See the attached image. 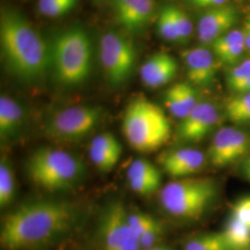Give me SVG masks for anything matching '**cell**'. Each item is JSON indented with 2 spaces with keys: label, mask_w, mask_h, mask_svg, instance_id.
Here are the masks:
<instances>
[{
  "label": "cell",
  "mask_w": 250,
  "mask_h": 250,
  "mask_svg": "<svg viewBox=\"0 0 250 250\" xmlns=\"http://www.w3.org/2000/svg\"><path fill=\"white\" fill-rule=\"evenodd\" d=\"M250 150V134L236 128L224 127L215 133L207 158L212 166L224 168L241 160Z\"/></svg>",
  "instance_id": "obj_10"
},
{
  "label": "cell",
  "mask_w": 250,
  "mask_h": 250,
  "mask_svg": "<svg viewBox=\"0 0 250 250\" xmlns=\"http://www.w3.org/2000/svg\"><path fill=\"white\" fill-rule=\"evenodd\" d=\"M123 132L128 144L141 153L155 151L170 139L171 125L160 106L146 98H136L125 109Z\"/></svg>",
  "instance_id": "obj_5"
},
{
  "label": "cell",
  "mask_w": 250,
  "mask_h": 250,
  "mask_svg": "<svg viewBox=\"0 0 250 250\" xmlns=\"http://www.w3.org/2000/svg\"><path fill=\"white\" fill-rule=\"evenodd\" d=\"M50 63L64 85H78L87 80L93 66V45L87 31L74 25L59 33L50 46Z\"/></svg>",
  "instance_id": "obj_4"
},
{
  "label": "cell",
  "mask_w": 250,
  "mask_h": 250,
  "mask_svg": "<svg viewBox=\"0 0 250 250\" xmlns=\"http://www.w3.org/2000/svg\"><path fill=\"white\" fill-rule=\"evenodd\" d=\"M218 194L214 180L186 177L172 181L161 189V203L173 217L197 220L212 205Z\"/></svg>",
  "instance_id": "obj_6"
},
{
  "label": "cell",
  "mask_w": 250,
  "mask_h": 250,
  "mask_svg": "<svg viewBox=\"0 0 250 250\" xmlns=\"http://www.w3.org/2000/svg\"><path fill=\"white\" fill-rule=\"evenodd\" d=\"M232 216L250 227V196L241 197L232 206Z\"/></svg>",
  "instance_id": "obj_31"
},
{
  "label": "cell",
  "mask_w": 250,
  "mask_h": 250,
  "mask_svg": "<svg viewBox=\"0 0 250 250\" xmlns=\"http://www.w3.org/2000/svg\"><path fill=\"white\" fill-rule=\"evenodd\" d=\"M122 154L123 146L116 136L111 133L99 134L90 143V159L99 171L109 172L113 170Z\"/></svg>",
  "instance_id": "obj_17"
},
{
  "label": "cell",
  "mask_w": 250,
  "mask_h": 250,
  "mask_svg": "<svg viewBox=\"0 0 250 250\" xmlns=\"http://www.w3.org/2000/svg\"><path fill=\"white\" fill-rule=\"evenodd\" d=\"M129 213L121 202H112L102 215L100 232L103 250H139L141 244L129 224Z\"/></svg>",
  "instance_id": "obj_9"
},
{
  "label": "cell",
  "mask_w": 250,
  "mask_h": 250,
  "mask_svg": "<svg viewBox=\"0 0 250 250\" xmlns=\"http://www.w3.org/2000/svg\"><path fill=\"white\" fill-rule=\"evenodd\" d=\"M167 250V249H166V250Z\"/></svg>",
  "instance_id": "obj_37"
},
{
  "label": "cell",
  "mask_w": 250,
  "mask_h": 250,
  "mask_svg": "<svg viewBox=\"0 0 250 250\" xmlns=\"http://www.w3.org/2000/svg\"><path fill=\"white\" fill-rule=\"evenodd\" d=\"M182 58L191 84L205 87L213 83L219 68L213 52L205 46H198L185 50Z\"/></svg>",
  "instance_id": "obj_13"
},
{
  "label": "cell",
  "mask_w": 250,
  "mask_h": 250,
  "mask_svg": "<svg viewBox=\"0 0 250 250\" xmlns=\"http://www.w3.org/2000/svg\"><path fill=\"white\" fill-rule=\"evenodd\" d=\"M25 172L37 188L58 192L81 185L86 176V168L83 161L68 152L42 146L27 158Z\"/></svg>",
  "instance_id": "obj_3"
},
{
  "label": "cell",
  "mask_w": 250,
  "mask_h": 250,
  "mask_svg": "<svg viewBox=\"0 0 250 250\" xmlns=\"http://www.w3.org/2000/svg\"><path fill=\"white\" fill-rule=\"evenodd\" d=\"M220 121L217 107L209 101H199L188 116L181 120L177 129L180 141L197 143L212 132Z\"/></svg>",
  "instance_id": "obj_11"
},
{
  "label": "cell",
  "mask_w": 250,
  "mask_h": 250,
  "mask_svg": "<svg viewBox=\"0 0 250 250\" xmlns=\"http://www.w3.org/2000/svg\"><path fill=\"white\" fill-rule=\"evenodd\" d=\"M127 179L132 190L142 196L151 195L161 186V171L152 162L144 159L132 162L127 170Z\"/></svg>",
  "instance_id": "obj_18"
},
{
  "label": "cell",
  "mask_w": 250,
  "mask_h": 250,
  "mask_svg": "<svg viewBox=\"0 0 250 250\" xmlns=\"http://www.w3.org/2000/svg\"><path fill=\"white\" fill-rule=\"evenodd\" d=\"M227 84L230 89L236 93H250V59L232 67L227 76Z\"/></svg>",
  "instance_id": "obj_24"
},
{
  "label": "cell",
  "mask_w": 250,
  "mask_h": 250,
  "mask_svg": "<svg viewBox=\"0 0 250 250\" xmlns=\"http://www.w3.org/2000/svg\"><path fill=\"white\" fill-rule=\"evenodd\" d=\"M185 250H228L222 232L206 233L188 242Z\"/></svg>",
  "instance_id": "obj_27"
},
{
  "label": "cell",
  "mask_w": 250,
  "mask_h": 250,
  "mask_svg": "<svg viewBox=\"0 0 250 250\" xmlns=\"http://www.w3.org/2000/svg\"><path fill=\"white\" fill-rule=\"evenodd\" d=\"M99 60L107 83L118 87L130 79L136 62V49L133 41L117 31H108L101 36Z\"/></svg>",
  "instance_id": "obj_7"
},
{
  "label": "cell",
  "mask_w": 250,
  "mask_h": 250,
  "mask_svg": "<svg viewBox=\"0 0 250 250\" xmlns=\"http://www.w3.org/2000/svg\"><path fill=\"white\" fill-rule=\"evenodd\" d=\"M128 219L130 226L132 227L135 234L138 236V238H140L143 234L153 229L154 227L161 224V223L157 219L152 217L151 215L139 211L129 213Z\"/></svg>",
  "instance_id": "obj_29"
},
{
  "label": "cell",
  "mask_w": 250,
  "mask_h": 250,
  "mask_svg": "<svg viewBox=\"0 0 250 250\" xmlns=\"http://www.w3.org/2000/svg\"><path fill=\"white\" fill-rule=\"evenodd\" d=\"M16 196V177L12 166L6 158L0 161V207L2 208L12 203Z\"/></svg>",
  "instance_id": "obj_23"
},
{
  "label": "cell",
  "mask_w": 250,
  "mask_h": 250,
  "mask_svg": "<svg viewBox=\"0 0 250 250\" xmlns=\"http://www.w3.org/2000/svg\"><path fill=\"white\" fill-rule=\"evenodd\" d=\"M178 68L177 61L170 54H154L141 66V80L146 87L156 89L173 80Z\"/></svg>",
  "instance_id": "obj_16"
},
{
  "label": "cell",
  "mask_w": 250,
  "mask_h": 250,
  "mask_svg": "<svg viewBox=\"0 0 250 250\" xmlns=\"http://www.w3.org/2000/svg\"><path fill=\"white\" fill-rule=\"evenodd\" d=\"M243 33L245 36L247 50H250V16L247 19V21L245 22V26L243 28Z\"/></svg>",
  "instance_id": "obj_33"
},
{
  "label": "cell",
  "mask_w": 250,
  "mask_h": 250,
  "mask_svg": "<svg viewBox=\"0 0 250 250\" xmlns=\"http://www.w3.org/2000/svg\"><path fill=\"white\" fill-rule=\"evenodd\" d=\"M24 112L17 101L7 96L0 98V138L2 143L13 140L21 132Z\"/></svg>",
  "instance_id": "obj_20"
},
{
  "label": "cell",
  "mask_w": 250,
  "mask_h": 250,
  "mask_svg": "<svg viewBox=\"0 0 250 250\" xmlns=\"http://www.w3.org/2000/svg\"><path fill=\"white\" fill-rule=\"evenodd\" d=\"M74 218L75 208L67 202H28L2 220L0 245L4 250H21L44 244L68 230Z\"/></svg>",
  "instance_id": "obj_1"
},
{
  "label": "cell",
  "mask_w": 250,
  "mask_h": 250,
  "mask_svg": "<svg viewBox=\"0 0 250 250\" xmlns=\"http://www.w3.org/2000/svg\"><path fill=\"white\" fill-rule=\"evenodd\" d=\"M119 23L130 33H138L153 16L154 0H111Z\"/></svg>",
  "instance_id": "obj_15"
},
{
  "label": "cell",
  "mask_w": 250,
  "mask_h": 250,
  "mask_svg": "<svg viewBox=\"0 0 250 250\" xmlns=\"http://www.w3.org/2000/svg\"></svg>",
  "instance_id": "obj_38"
},
{
  "label": "cell",
  "mask_w": 250,
  "mask_h": 250,
  "mask_svg": "<svg viewBox=\"0 0 250 250\" xmlns=\"http://www.w3.org/2000/svg\"><path fill=\"white\" fill-rule=\"evenodd\" d=\"M79 0H39L37 8L43 16L61 17L74 9Z\"/></svg>",
  "instance_id": "obj_26"
},
{
  "label": "cell",
  "mask_w": 250,
  "mask_h": 250,
  "mask_svg": "<svg viewBox=\"0 0 250 250\" xmlns=\"http://www.w3.org/2000/svg\"><path fill=\"white\" fill-rule=\"evenodd\" d=\"M205 154L197 148L185 147L165 152L160 158L162 169L174 178H186L198 172L206 164Z\"/></svg>",
  "instance_id": "obj_14"
},
{
  "label": "cell",
  "mask_w": 250,
  "mask_h": 250,
  "mask_svg": "<svg viewBox=\"0 0 250 250\" xmlns=\"http://www.w3.org/2000/svg\"><path fill=\"white\" fill-rule=\"evenodd\" d=\"M172 17L176 31L179 36L180 43H186L191 38L193 34V24L188 14L175 6H171Z\"/></svg>",
  "instance_id": "obj_30"
},
{
  "label": "cell",
  "mask_w": 250,
  "mask_h": 250,
  "mask_svg": "<svg viewBox=\"0 0 250 250\" xmlns=\"http://www.w3.org/2000/svg\"><path fill=\"white\" fill-rule=\"evenodd\" d=\"M163 248H150V249H144L143 250H165Z\"/></svg>",
  "instance_id": "obj_35"
},
{
  "label": "cell",
  "mask_w": 250,
  "mask_h": 250,
  "mask_svg": "<svg viewBox=\"0 0 250 250\" xmlns=\"http://www.w3.org/2000/svg\"><path fill=\"white\" fill-rule=\"evenodd\" d=\"M225 111L228 119L234 124L250 123V92L230 99Z\"/></svg>",
  "instance_id": "obj_25"
},
{
  "label": "cell",
  "mask_w": 250,
  "mask_h": 250,
  "mask_svg": "<svg viewBox=\"0 0 250 250\" xmlns=\"http://www.w3.org/2000/svg\"><path fill=\"white\" fill-rule=\"evenodd\" d=\"M103 111L96 106H73L55 113L45 126V134L56 141L77 142L99 125Z\"/></svg>",
  "instance_id": "obj_8"
},
{
  "label": "cell",
  "mask_w": 250,
  "mask_h": 250,
  "mask_svg": "<svg viewBox=\"0 0 250 250\" xmlns=\"http://www.w3.org/2000/svg\"><path fill=\"white\" fill-rule=\"evenodd\" d=\"M199 101L195 86L190 83H177L164 95V103L173 116L183 120Z\"/></svg>",
  "instance_id": "obj_19"
},
{
  "label": "cell",
  "mask_w": 250,
  "mask_h": 250,
  "mask_svg": "<svg viewBox=\"0 0 250 250\" xmlns=\"http://www.w3.org/2000/svg\"><path fill=\"white\" fill-rule=\"evenodd\" d=\"M215 57L220 62L232 65L237 62L247 50L243 30H231L211 45Z\"/></svg>",
  "instance_id": "obj_21"
},
{
  "label": "cell",
  "mask_w": 250,
  "mask_h": 250,
  "mask_svg": "<svg viewBox=\"0 0 250 250\" xmlns=\"http://www.w3.org/2000/svg\"><path fill=\"white\" fill-rule=\"evenodd\" d=\"M243 170H244L246 177L250 181V157L247 161H245L244 166H243Z\"/></svg>",
  "instance_id": "obj_34"
},
{
  "label": "cell",
  "mask_w": 250,
  "mask_h": 250,
  "mask_svg": "<svg viewBox=\"0 0 250 250\" xmlns=\"http://www.w3.org/2000/svg\"><path fill=\"white\" fill-rule=\"evenodd\" d=\"M157 30L159 35L166 41L180 43L178 34L172 17L171 5H167L161 9L157 20Z\"/></svg>",
  "instance_id": "obj_28"
},
{
  "label": "cell",
  "mask_w": 250,
  "mask_h": 250,
  "mask_svg": "<svg viewBox=\"0 0 250 250\" xmlns=\"http://www.w3.org/2000/svg\"><path fill=\"white\" fill-rule=\"evenodd\" d=\"M95 3H98V4H99V3H102L104 0H93Z\"/></svg>",
  "instance_id": "obj_36"
},
{
  "label": "cell",
  "mask_w": 250,
  "mask_h": 250,
  "mask_svg": "<svg viewBox=\"0 0 250 250\" xmlns=\"http://www.w3.org/2000/svg\"><path fill=\"white\" fill-rule=\"evenodd\" d=\"M228 250H249L250 249V227L232 216L222 232Z\"/></svg>",
  "instance_id": "obj_22"
},
{
  "label": "cell",
  "mask_w": 250,
  "mask_h": 250,
  "mask_svg": "<svg viewBox=\"0 0 250 250\" xmlns=\"http://www.w3.org/2000/svg\"><path fill=\"white\" fill-rule=\"evenodd\" d=\"M238 21V11L232 5H224L207 9L197 24L199 41L211 45L217 39L230 32Z\"/></svg>",
  "instance_id": "obj_12"
},
{
  "label": "cell",
  "mask_w": 250,
  "mask_h": 250,
  "mask_svg": "<svg viewBox=\"0 0 250 250\" xmlns=\"http://www.w3.org/2000/svg\"><path fill=\"white\" fill-rule=\"evenodd\" d=\"M1 54L8 70L25 82L41 79L50 63V47L18 10L4 8L0 15Z\"/></svg>",
  "instance_id": "obj_2"
},
{
  "label": "cell",
  "mask_w": 250,
  "mask_h": 250,
  "mask_svg": "<svg viewBox=\"0 0 250 250\" xmlns=\"http://www.w3.org/2000/svg\"><path fill=\"white\" fill-rule=\"evenodd\" d=\"M229 0H190L191 4L197 9H209L227 5Z\"/></svg>",
  "instance_id": "obj_32"
}]
</instances>
